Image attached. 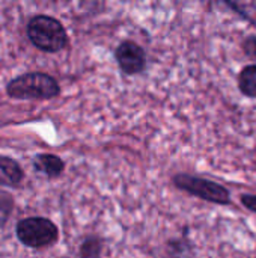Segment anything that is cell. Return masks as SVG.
I'll use <instances>...</instances> for the list:
<instances>
[{
  "mask_svg": "<svg viewBox=\"0 0 256 258\" xmlns=\"http://www.w3.org/2000/svg\"><path fill=\"white\" fill-rule=\"evenodd\" d=\"M6 94L15 100H51L60 94V86L50 74L35 71L12 79Z\"/></svg>",
  "mask_w": 256,
  "mask_h": 258,
  "instance_id": "cell-1",
  "label": "cell"
},
{
  "mask_svg": "<svg viewBox=\"0 0 256 258\" xmlns=\"http://www.w3.org/2000/svg\"><path fill=\"white\" fill-rule=\"evenodd\" d=\"M30 42L41 51L57 53L68 45V33L63 24L48 15H36L27 24Z\"/></svg>",
  "mask_w": 256,
  "mask_h": 258,
  "instance_id": "cell-2",
  "label": "cell"
},
{
  "mask_svg": "<svg viewBox=\"0 0 256 258\" xmlns=\"http://www.w3.org/2000/svg\"><path fill=\"white\" fill-rule=\"evenodd\" d=\"M172 183L175 184L177 189L184 190L189 195L204 200L207 203H213L219 206L231 204V192L225 186L213 180L195 177L189 174H177L172 178Z\"/></svg>",
  "mask_w": 256,
  "mask_h": 258,
  "instance_id": "cell-3",
  "label": "cell"
},
{
  "mask_svg": "<svg viewBox=\"0 0 256 258\" xmlns=\"http://www.w3.org/2000/svg\"><path fill=\"white\" fill-rule=\"evenodd\" d=\"M17 239L27 248H47L57 242L59 230L47 218H26L17 224Z\"/></svg>",
  "mask_w": 256,
  "mask_h": 258,
  "instance_id": "cell-4",
  "label": "cell"
},
{
  "mask_svg": "<svg viewBox=\"0 0 256 258\" xmlns=\"http://www.w3.org/2000/svg\"><path fill=\"white\" fill-rule=\"evenodd\" d=\"M115 59L119 70L127 76L142 73L146 65L145 50L133 41H122L115 50Z\"/></svg>",
  "mask_w": 256,
  "mask_h": 258,
  "instance_id": "cell-5",
  "label": "cell"
},
{
  "mask_svg": "<svg viewBox=\"0 0 256 258\" xmlns=\"http://www.w3.org/2000/svg\"><path fill=\"white\" fill-rule=\"evenodd\" d=\"M33 168L48 178H57L62 175V172L65 169V163L56 154L42 153V154H36L33 157Z\"/></svg>",
  "mask_w": 256,
  "mask_h": 258,
  "instance_id": "cell-6",
  "label": "cell"
},
{
  "mask_svg": "<svg viewBox=\"0 0 256 258\" xmlns=\"http://www.w3.org/2000/svg\"><path fill=\"white\" fill-rule=\"evenodd\" d=\"M24 178V171L12 157L0 156V184L18 187Z\"/></svg>",
  "mask_w": 256,
  "mask_h": 258,
  "instance_id": "cell-7",
  "label": "cell"
},
{
  "mask_svg": "<svg viewBox=\"0 0 256 258\" xmlns=\"http://www.w3.org/2000/svg\"><path fill=\"white\" fill-rule=\"evenodd\" d=\"M238 88L243 95L256 98V65H247L241 70L238 76Z\"/></svg>",
  "mask_w": 256,
  "mask_h": 258,
  "instance_id": "cell-8",
  "label": "cell"
},
{
  "mask_svg": "<svg viewBox=\"0 0 256 258\" xmlns=\"http://www.w3.org/2000/svg\"><path fill=\"white\" fill-rule=\"evenodd\" d=\"M103 251V240L97 236L86 237L80 245V258H98Z\"/></svg>",
  "mask_w": 256,
  "mask_h": 258,
  "instance_id": "cell-9",
  "label": "cell"
},
{
  "mask_svg": "<svg viewBox=\"0 0 256 258\" xmlns=\"http://www.w3.org/2000/svg\"><path fill=\"white\" fill-rule=\"evenodd\" d=\"M169 255L172 258H195L192 246L186 240H172L169 242Z\"/></svg>",
  "mask_w": 256,
  "mask_h": 258,
  "instance_id": "cell-10",
  "label": "cell"
},
{
  "mask_svg": "<svg viewBox=\"0 0 256 258\" xmlns=\"http://www.w3.org/2000/svg\"><path fill=\"white\" fill-rule=\"evenodd\" d=\"M241 48H243V51H244V54H246L247 57H250V59L256 60V36L255 35L247 36V38L243 41Z\"/></svg>",
  "mask_w": 256,
  "mask_h": 258,
  "instance_id": "cell-11",
  "label": "cell"
},
{
  "mask_svg": "<svg viewBox=\"0 0 256 258\" xmlns=\"http://www.w3.org/2000/svg\"><path fill=\"white\" fill-rule=\"evenodd\" d=\"M240 201H241V204H243L247 210H250V212L256 213V195H252V194H244V195H241Z\"/></svg>",
  "mask_w": 256,
  "mask_h": 258,
  "instance_id": "cell-12",
  "label": "cell"
},
{
  "mask_svg": "<svg viewBox=\"0 0 256 258\" xmlns=\"http://www.w3.org/2000/svg\"><path fill=\"white\" fill-rule=\"evenodd\" d=\"M12 204H14V203H12V198L8 197V195L3 194V192H0V210H3V212H11ZM0 224H3L2 218H0Z\"/></svg>",
  "mask_w": 256,
  "mask_h": 258,
  "instance_id": "cell-13",
  "label": "cell"
}]
</instances>
